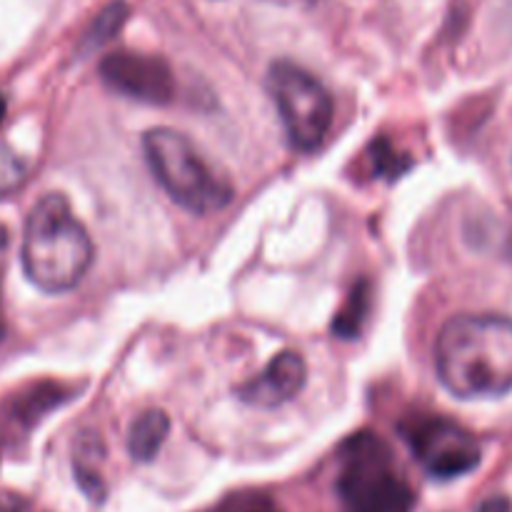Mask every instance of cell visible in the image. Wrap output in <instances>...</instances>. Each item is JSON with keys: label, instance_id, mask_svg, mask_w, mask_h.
Returning a JSON list of instances; mask_svg holds the SVG:
<instances>
[{"label": "cell", "instance_id": "cell-1", "mask_svg": "<svg viewBox=\"0 0 512 512\" xmlns=\"http://www.w3.org/2000/svg\"><path fill=\"white\" fill-rule=\"evenodd\" d=\"M435 370L455 398H500L512 390V320L455 315L435 340Z\"/></svg>", "mask_w": 512, "mask_h": 512}, {"label": "cell", "instance_id": "cell-2", "mask_svg": "<svg viewBox=\"0 0 512 512\" xmlns=\"http://www.w3.org/2000/svg\"><path fill=\"white\" fill-rule=\"evenodd\" d=\"M93 240L65 195L48 193L33 205L23 230L20 260L30 283L50 295L78 288L93 265Z\"/></svg>", "mask_w": 512, "mask_h": 512}, {"label": "cell", "instance_id": "cell-3", "mask_svg": "<svg viewBox=\"0 0 512 512\" xmlns=\"http://www.w3.org/2000/svg\"><path fill=\"white\" fill-rule=\"evenodd\" d=\"M143 153L160 188L188 213L213 215L233 200V185L178 130L150 128L143 135Z\"/></svg>", "mask_w": 512, "mask_h": 512}, {"label": "cell", "instance_id": "cell-4", "mask_svg": "<svg viewBox=\"0 0 512 512\" xmlns=\"http://www.w3.org/2000/svg\"><path fill=\"white\" fill-rule=\"evenodd\" d=\"M338 495L343 512H413L415 503L390 445L368 430L340 448Z\"/></svg>", "mask_w": 512, "mask_h": 512}, {"label": "cell", "instance_id": "cell-5", "mask_svg": "<svg viewBox=\"0 0 512 512\" xmlns=\"http://www.w3.org/2000/svg\"><path fill=\"white\" fill-rule=\"evenodd\" d=\"M268 90L290 145L303 153L320 148L335 115L328 88L300 65L278 60L268 70Z\"/></svg>", "mask_w": 512, "mask_h": 512}, {"label": "cell", "instance_id": "cell-6", "mask_svg": "<svg viewBox=\"0 0 512 512\" xmlns=\"http://www.w3.org/2000/svg\"><path fill=\"white\" fill-rule=\"evenodd\" d=\"M400 433L420 465L438 480L468 475L470 470L478 468L483 458V450L473 433L460 428L453 420L418 415L403 423Z\"/></svg>", "mask_w": 512, "mask_h": 512}, {"label": "cell", "instance_id": "cell-7", "mask_svg": "<svg viewBox=\"0 0 512 512\" xmlns=\"http://www.w3.org/2000/svg\"><path fill=\"white\" fill-rule=\"evenodd\" d=\"M100 78L113 93L145 105H168L175 98V75L160 55L115 50L100 60Z\"/></svg>", "mask_w": 512, "mask_h": 512}, {"label": "cell", "instance_id": "cell-8", "mask_svg": "<svg viewBox=\"0 0 512 512\" xmlns=\"http://www.w3.org/2000/svg\"><path fill=\"white\" fill-rule=\"evenodd\" d=\"M308 383V363L295 350H283L268 363V368L255 378L245 380L235 388L238 400L260 410H273L298 398Z\"/></svg>", "mask_w": 512, "mask_h": 512}, {"label": "cell", "instance_id": "cell-9", "mask_svg": "<svg viewBox=\"0 0 512 512\" xmlns=\"http://www.w3.org/2000/svg\"><path fill=\"white\" fill-rule=\"evenodd\" d=\"M70 398V393L65 388H60L58 383H33L30 388L20 390L18 395L5 403V420L13 423L15 428L30 430L33 425H38L43 420V415H48L50 410L63 405Z\"/></svg>", "mask_w": 512, "mask_h": 512}, {"label": "cell", "instance_id": "cell-10", "mask_svg": "<svg viewBox=\"0 0 512 512\" xmlns=\"http://www.w3.org/2000/svg\"><path fill=\"white\" fill-rule=\"evenodd\" d=\"M170 433V418L158 408H150L133 420L128 430V453L138 463H150L160 453Z\"/></svg>", "mask_w": 512, "mask_h": 512}, {"label": "cell", "instance_id": "cell-11", "mask_svg": "<svg viewBox=\"0 0 512 512\" xmlns=\"http://www.w3.org/2000/svg\"><path fill=\"white\" fill-rule=\"evenodd\" d=\"M370 308H373V293H370L368 280H358L353 290L348 293L345 303L340 305L338 315L333 318V335L343 340H355L363 333L365 323L370 318Z\"/></svg>", "mask_w": 512, "mask_h": 512}, {"label": "cell", "instance_id": "cell-12", "mask_svg": "<svg viewBox=\"0 0 512 512\" xmlns=\"http://www.w3.org/2000/svg\"><path fill=\"white\" fill-rule=\"evenodd\" d=\"M125 20H128V5H125L123 0H115V3L105 5V8L95 15L90 28L85 30L83 50H95L100 48V45L110 43V40L120 33Z\"/></svg>", "mask_w": 512, "mask_h": 512}, {"label": "cell", "instance_id": "cell-13", "mask_svg": "<svg viewBox=\"0 0 512 512\" xmlns=\"http://www.w3.org/2000/svg\"><path fill=\"white\" fill-rule=\"evenodd\" d=\"M205 512H283L280 505L275 503L270 495L260 493V490H238V493L225 495L220 503Z\"/></svg>", "mask_w": 512, "mask_h": 512}, {"label": "cell", "instance_id": "cell-14", "mask_svg": "<svg viewBox=\"0 0 512 512\" xmlns=\"http://www.w3.org/2000/svg\"><path fill=\"white\" fill-rule=\"evenodd\" d=\"M25 173H28L25 160L15 150H10L8 145H0V195L18 190L23 185Z\"/></svg>", "mask_w": 512, "mask_h": 512}, {"label": "cell", "instance_id": "cell-15", "mask_svg": "<svg viewBox=\"0 0 512 512\" xmlns=\"http://www.w3.org/2000/svg\"><path fill=\"white\" fill-rule=\"evenodd\" d=\"M478 512H512V503L508 498H503V495H498V498L485 500L478 508Z\"/></svg>", "mask_w": 512, "mask_h": 512}, {"label": "cell", "instance_id": "cell-16", "mask_svg": "<svg viewBox=\"0 0 512 512\" xmlns=\"http://www.w3.org/2000/svg\"><path fill=\"white\" fill-rule=\"evenodd\" d=\"M5 110H8V103H5V98L0 95V123H3V118H5Z\"/></svg>", "mask_w": 512, "mask_h": 512}, {"label": "cell", "instance_id": "cell-17", "mask_svg": "<svg viewBox=\"0 0 512 512\" xmlns=\"http://www.w3.org/2000/svg\"><path fill=\"white\" fill-rule=\"evenodd\" d=\"M5 335V323H3V305H0V340H3Z\"/></svg>", "mask_w": 512, "mask_h": 512}, {"label": "cell", "instance_id": "cell-18", "mask_svg": "<svg viewBox=\"0 0 512 512\" xmlns=\"http://www.w3.org/2000/svg\"><path fill=\"white\" fill-rule=\"evenodd\" d=\"M505 255H508V260H510V263H512V235H510L508 245H505Z\"/></svg>", "mask_w": 512, "mask_h": 512}]
</instances>
